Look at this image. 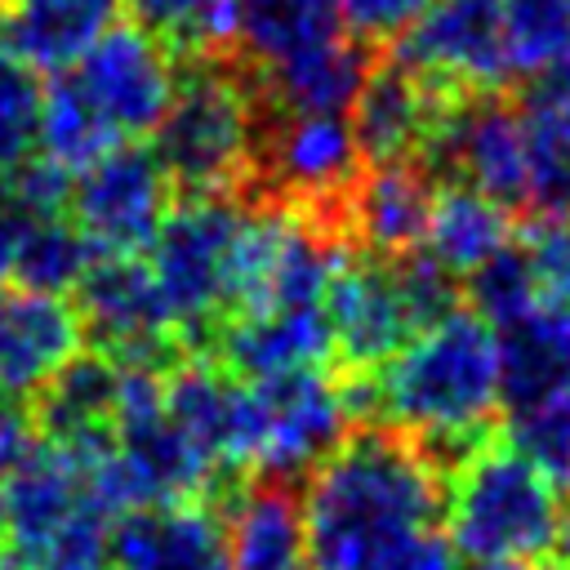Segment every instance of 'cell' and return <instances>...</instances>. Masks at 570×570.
Segmentation results:
<instances>
[{
    "label": "cell",
    "instance_id": "cell-28",
    "mask_svg": "<svg viewBox=\"0 0 570 570\" xmlns=\"http://www.w3.org/2000/svg\"><path fill=\"white\" fill-rule=\"evenodd\" d=\"M330 36H343L334 0H236L232 40L249 58L254 71L312 49Z\"/></svg>",
    "mask_w": 570,
    "mask_h": 570
},
{
    "label": "cell",
    "instance_id": "cell-35",
    "mask_svg": "<svg viewBox=\"0 0 570 570\" xmlns=\"http://www.w3.org/2000/svg\"><path fill=\"white\" fill-rule=\"evenodd\" d=\"M521 254L530 263L534 289L548 303H570V223L539 218L534 232L521 240Z\"/></svg>",
    "mask_w": 570,
    "mask_h": 570
},
{
    "label": "cell",
    "instance_id": "cell-15",
    "mask_svg": "<svg viewBox=\"0 0 570 570\" xmlns=\"http://www.w3.org/2000/svg\"><path fill=\"white\" fill-rule=\"evenodd\" d=\"M459 183H472L508 205L521 196V165H525V134L521 107L494 94H459L450 98L436 138L428 147Z\"/></svg>",
    "mask_w": 570,
    "mask_h": 570
},
{
    "label": "cell",
    "instance_id": "cell-7",
    "mask_svg": "<svg viewBox=\"0 0 570 570\" xmlns=\"http://www.w3.org/2000/svg\"><path fill=\"white\" fill-rule=\"evenodd\" d=\"M445 307H454V281L423 254L343 249L325 289L334 356L347 374H365Z\"/></svg>",
    "mask_w": 570,
    "mask_h": 570
},
{
    "label": "cell",
    "instance_id": "cell-39",
    "mask_svg": "<svg viewBox=\"0 0 570 570\" xmlns=\"http://www.w3.org/2000/svg\"><path fill=\"white\" fill-rule=\"evenodd\" d=\"M548 80H552V85H557V89H561V94L570 98V62H566V67H561L557 76H548ZM534 85H539V80H534Z\"/></svg>",
    "mask_w": 570,
    "mask_h": 570
},
{
    "label": "cell",
    "instance_id": "cell-21",
    "mask_svg": "<svg viewBox=\"0 0 570 570\" xmlns=\"http://www.w3.org/2000/svg\"><path fill=\"white\" fill-rule=\"evenodd\" d=\"M512 205L472 187V183H445L432 187L428 223L419 236V254L441 267L450 281L472 276L485 258H494L503 245H512Z\"/></svg>",
    "mask_w": 570,
    "mask_h": 570
},
{
    "label": "cell",
    "instance_id": "cell-12",
    "mask_svg": "<svg viewBox=\"0 0 570 570\" xmlns=\"http://www.w3.org/2000/svg\"><path fill=\"white\" fill-rule=\"evenodd\" d=\"M508 0H432L396 40V58L445 94H494L508 85L503 62Z\"/></svg>",
    "mask_w": 570,
    "mask_h": 570
},
{
    "label": "cell",
    "instance_id": "cell-3",
    "mask_svg": "<svg viewBox=\"0 0 570 570\" xmlns=\"http://www.w3.org/2000/svg\"><path fill=\"white\" fill-rule=\"evenodd\" d=\"M102 450L36 436L0 476V543L22 570H111L116 508L98 485Z\"/></svg>",
    "mask_w": 570,
    "mask_h": 570
},
{
    "label": "cell",
    "instance_id": "cell-41",
    "mask_svg": "<svg viewBox=\"0 0 570 570\" xmlns=\"http://www.w3.org/2000/svg\"><path fill=\"white\" fill-rule=\"evenodd\" d=\"M0 570H22V566H18V557H13L4 543H0Z\"/></svg>",
    "mask_w": 570,
    "mask_h": 570
},
{
    "label": "cell",
    "instance_id": "cell-6",
    "mask_svg": "<svg viewBox=\"0 0 570 570\" xmlns=\"http://www.w3.org/2000/svg\"><path fill=\"white\" fill-rule=\"evenodd\" d=\"M245 205L232 191H187L169 205L142 249L160 307L178 343L209 338L240 294Z\"/></svg>",
    "mask_w": 570,
    "mask_h": 570
},
{
    "label": "cell",
    "instance_id": "cell-16",
    "mask_svg": "<svg viewBox=\"0 0 570 570\" xmlns=\"http://www.w3.org/2000/svg\"><path fill=\"white\" fill-rule=\"evenodd\" d=\"M450 98L454 94L436 89L432 80H423L401 58L370 67L356 98L347 102V120H352V134L361 142V156L365 160H419V156H428Z\"/></svg>",
    "mask_w": 570,
    "mask_h": 570
},
{
    "label": "cell",
    "instance_id": "cell-31",
    "mask_svg": "<svg viewBox=\"0 0 570 570\" xmlns=\"http://www.w3.org/2000/svg\"><path fill=\"white\" fill-rule=\"evenodd\" d=\"M138 27L160 36L169 49L209 53L232 45L236 0H125Z\"/></svg>",
    "mask_w": 570,
    "mask_h": 570
},
{
    "label": "cell",
    "instance_id": "cell-20",
    "mask_svg": "<svg viewBox=\"0 0 570 570\" xmlns=\"http://www.w3.org/2000/svg\"><path fill=\"white\" fill-rule=\"evenodd\" d=\"M428 205L432 178L419 169V160H374L338 200V236L356 240L365 254H414L428 223Z\"/></svg>",
    "mask_w": 570,
    "mask_h": 570
},
{
    "label": "cell",
    "instance_id": "cell-33",
    "mask_svg": "<svg viewBox=\"0 0 570 570\" xmlns=\"http://www.w3.org/2000/svg\"><path fill=\"white\" fill-rule=\"evenodd\" d=\"M508 441L557 485L570 490V387L508 410Z\"/></svg>",
    "mask_w": 570,
    "mask_h": 570
},
{
    "label": "cell",
    "instance_id": "cell-32",
    "mask_svg": "<svg viewBox=\"0 0 570 570\" xmlns=\"http://www.w3.org/2000/svg\"><path fill=\"white\" fill-rule=\"evenodd\" d=\"M40 98H45L40 71L0 40V178H9L18 165L36 156Z\"/></svg>",
    "mask_w": 570,
    "mask_h": 570
},
{
    "label": "cell",
    "instance_id": "cell-30",
    "mask_svg": "<svg viewBox=\"0 0 570 570\" xmlns=\"http://www.w3.org/2000/svg\"><path fill=\"white\" fill-rule=\"evenodd\" d=\"M508 80H548L570 62V0H508L503 4Z\"/></svg>",
    "mask_w": 570,
    "mask_h": 570
},
{
    "label": "cell",
    "instance_id": "cell-10",
    "mask_svg": "<svg viewBox=\"0 0 570 570\" xmlns=\"http://www.w3.org/2000/svg\"><path fill=\"white\" fill-rule=\"evenodd\" d=\"M174 183L160 156L142 142H116L71 174L67 218L94 254H142L174 205Z\"/></svg>",
    "mask_w": 570,
    "mask_h": 570
},
{
    "label": "cell",
    "instance_id": "cell-24",
    "mask_svg": "<svg viewBox=\"0 0 570 570\" xmlns=\"http://www.w3.org/2000/svg\"><path fill=\"white\" fill-rule=\"evenodd\" d=\"M499 383L503 410H521L570 387V303H530L499 325Z\"/></svg>",
    "mask_w": 570,
    "mask_h": 570
},
{
    "label": "cell",
    "instance_id": "cell-8",
    "mask_svg": "<svg viewBox=\"0 0 570 570\" xmlns=\"http://www.w3.org/2000/svg\"><path fill=\"white\" fill-rule=\"evenodd\" d=\"M178 71L183 67L160 36L138 22H116L62 76L85 98L111 142H142L160 125Z\"/></svg>",
    "mask_w": 570,
    "mask_h": 570
},
{
    "label": "cell",
    "instance_id": "cell-19",
    "mask_svg": "<svg viewBox=\"0 0 570 570\" xmlns=\"http://www.w3.org/2000/svg\"><path fill=\"white\" fill-rule=\"evenodd\" d=\"M218 365L240 379H272L285 370L325 365L334 356L325 303H263L240 307L214 330Z\"/></svg>",
    "mask_w": 570,
    "mask_h": 570
},
{
    "label": "cell",
    "instance_id": "cell-22",
    "mask_svg": "<svg viewBox=\"0 0 570 570\" xmlns=\"http://www.w3.org/2000/svg\"><path fill=\"white\" fill-rule=\"evenodd\" d=\"M227 570H307L303 508L289 481L258 476L227 494Z\"/></svg>",
    "mask_w": 570,
    "mask_h": 570
},
{
    "label": "cell",
    "instance_id": "cell-5",
    "mask_svg": "<svg viewBox=\"0 0 570 570\" xmlns=\"http://www.w3.org/2000/svg\"><path fill=\"white\" fill-rule=\"evenodd\" d=\"M151 138L178 191H232L258 169L263 98L236 67L200 53L178 71Z\"/></svg>",
    "mask_w": 570,
    "mask_h": 570
},
{
    "label": "cell",
    "instance_id": "cell-29",
    "mask_svg": "<svg viewBox=\"0 0 570 570\" xmlns=\"http://www.w3.org/2000/svg\"><path fill=\"white\" fill-rule=\"evenodd\" d=\"M94 245L85 232L62 214H27L18 232V254H13V285L40 289V294H76L80 276L94 263Z\"/></svg>",
    "mask_w": 570,
    "mask_h": 570
},
{
    "label": "cell",
    "instance_id": "cell-36",
    "mask_svg": "<svg viewBox=\"0 0 570 570\" xmlns=\"http://www.w3.org/2000/svg\"><path fill=\"white\" fill-rule=\"evenodd\" d=\"M432 0H334L338 27L356 45H387L410 31V22L428 9Z\"/></svg>",
    "mask_w": 570,
    "mask_h": 570
},
{
    "label": "cell",
    "instance_id": "cell-26",
    "mask_svg": "<svg viewBox=\"0 0 570 570\" xmlns=\"http://www.w3.org/2000/svg\"><path fill=\"white\" fill-rule=\"evenodd\" d=\"M365 71H370V62H365L361 45L343 31L312 49H298L254 76H258V98L272 102L276 111H347Z\"/></svg>",
    "mask_w": 570,
    "mask_h": 570
},
{
    "label": "cell",
    "instance_id": "cell-17",
    "mask_svg": "<svg viewBox=\"0 0 570 570\" xmlns=\"http://www.w3.org/2000/svg\"><path fill=\"white\" fill-rule=\"evenodd\" d=\"M80 347L85 330L62 294L27 285L0 289V401L36 396Z\"/></svg>",
    "mask_w": 570,
    "mask_h": 570
},
{
    "label": "cell",
    "instance_id": "cell-25",
    "mask_svg": "<svg viewBox=\"0 0 570 570\" xmlns=\"http://www.w3.org/2000/svg\"><path fill=\"white\" fill-rule=\"evenodd\" d=\"M120 361L107 352H76L36 396V432L62 445H111Z\"/></svg>",
    "mask_w": 570,
    "mask_h": 570
},
{
    "label": "cell",
    "instance_id": "cell-27",
    "mask_svg": "<svg viewBox=\"0 0 570 570\" xmlns=\"http://www.w3.org/2000/svg\"><path fill=\"white\" fill-rule=\"evenodd\" d=\"M521 134H525V165H521V196L534 218L570 223V98L539 80L521 102Z\"/></svg>",
    "mask_w": 570,
    "mask_h": 570
},
{
    "label": "cell",
    "instance_id": "cell-4",
    "mask_svg": "<svg viewBox=\"0 0 570 570\" xmlns=\"http://www.w3.org/2000/svg\"><path fill=\"white\" fill-rule=\"evenodd\" d=\"M445 539L463 561H539L561 543V490L503 436L445 468Z\"/></svg>",
    "mask_w": 570,
    "mask_h": 570
},
{
    "label": "cell",
    "instance_id": "cell-37",
    "mask_svg": "<svg viewBox=\"0 0 570 570\" xmlns=\"http://www.w3.org/2000/svg\"><path fill=\"white\" fill-rule=\"evenodd\" d=\"M22 209L9 200L4 178H0V289L13 285V254H18V232H22Z\"/></svg>",
    "mask_w": 570,
    "mask_h": 570
},
{
    "label": "cell",
    "instance_id": "cell-42",
    "mask_svg": "<svg viewBox=\"0 0 570 570\" xmlns=\"http://www.w3.org/2000/svg\"><path fill=\"white\" fill-rule=\"evenodd\" d=\"M561 543H566V552H570V503H566V517H561Z\"/></svg>",
    "mask_w": 570,
    "mask_h": 570
},
{
    "label": "cell",
    "instance_id": "cell-11",
    "mask_svg": "<svg viewBox=\"0 0 570 570\" xmlns=\"http://www.w3.org/2000/svg\"><path fill=\"white\" fill-rule=\"evenodd\" d=\"M365 156L347 111H276L258 138V169L276 200L330 214L356 183Z\"/></svg>",
    "mask_w": 570,
    "mask_h": 570
},
{
    "label": "cell",
    "instance_id": "cell-1",
    "mask_svg": "<svg viewBox=\"0 0 570 570\" xmlns=\"http://www.w3.org/2000/svg\"><path fill=\"white\" fill-rule=\"evenodd\" d=\"M307 570H383L441 525L445 468L419 441L365 423L307 468Z\"/></svg>",
    "mask_w": 570,
    "mask_h": 570
},
{
    "label": "cell",
    "instance_id": "cell-13",
    "mask_svg": "<svg viewBox=\"0 0 570 570\" xmlns=\"http://www.w3.org/2000/svg\"><path fill=\"white\" fill-rule=\"evenodd\" d=\"M160 405L227 485L254 472L249 379L232 374L218 361H183L160 370Z\"/></svg>",
    "mask_w": 570,
    "mask_h": 570
},
{
    "label": "cell",
    "instance_id": "cell-2",
    "mask_svg": "<svg viewBox=\"0 0 570 570\" xmlns=\"http://www.w3.org/2000/svg\"><path fill=\"white\" fill-rule=\"evenodd\" d=\"M347 383L356 419L419 441L450 468L463 450L490 436V423L503 410L499 330L472 307H445L387 361Z\"/></svg>",
    "mask_w": 570,
    "mask_h": 570
},
{
    "label": "cell",
    "instance_id": "cell-9",
    "mask_svg": "<svg viewBox=\"0 0 570 570\" xmlns=\"http://www.w3.org/2000/svg\"><path fill=\"white\" fill-rule=\"evenodd\" d=\"M254 396V472L298 476L316 468L352 428V383L325 374V365L285 370L272 379H249Z\"/></svg>",
    "mask_w": 570,
    "mask_h": 570
},
{
    "label": "cell",
    "instance_id": "cell-40",
    "mask_svg": "<svg viewBox=\"0 0 570 570\" xmlns=\"http://www.w3.org/2000/svg\"><path fill=\"white\" fill-rule=\"evenodd\" d=\"M525 570H570V561H548V557H539V561L525 566Z\"/></svg>",
    "mask_w": 570,
    "mask_h": 570
},
{
    "label": "cell",
    "instance_id": "cell-38",
    "mask_svg": "<svg viewBox=\"0 0 570 570\" xmlns=\"http://www.w3.org/2000/svg\"><path fill=\"white\" fill-rule=\"evenodd\" d=\"M468 570H525L521 561H468Z\"/></svg>",
    "mask_w": 570,
    "mask_h": 570
},
{
    "label": "cell",
    "instance_id": "cell-14",
    "mask_svg": "<svg viewBox=\"0 0 570 570\" xmlns=\"http://www.w3.org/2000/svg\"><path fill=\"white\" fill-rule=\"evenodd\" d=\"M80 294V330L98 343V352L116 361H142L165 365L174 352V330L160 307V294L151 285V272L142 254H98L89 272L76 285Z\"/></svg>",
    "mask_w": 570,
    "mask_h": 570
},
{
    "label": "cell",
    "instance_id": "cell-23",
    "mask_svg": "<svg viewBox=\"0 0 570 570\" xmlns=\"http://www.w3.org/2000/svg\"><path fill=\"white\" fill-rule=\"evenodd\" d=\"M125 0H0V40L36 71H67L102 31L120 22Z\"/></svg>",
    "mask_w": 570,
    "mask_h": 570
},
{
    "label": "cell",
    "instance_id": "cell-34",
    "mask_svg": "<svg viewBox=\"0 0 570 570\" xmlns=\"http://www.w3.org/2000/svg\"><path fill=\"white\" fill-rule=\"evenodd\" d=\"M468 285V307L476 316H485L494 330L508 325L512 316H521L530 303H539V289H534V276H530V263L521 254V240L503 245L494 258H485L472 276H463Z\"/></svg>",
    "mask_w": 570,
    "mask_h": 570
},
{
    "label": "cell",
    "instance_id": "cell-18",
    "mask_svg": "<svg viewBox=\"0 0 570 570\" xmlns=\"http://www.w3.org/2000/svg\"><path fill=\"white\" fill-rule=\"evenodd\" d=\"M111 570H227L223 521L205 499L129 508L111 521Z\"/></svg>",
    "mask_w": 570,
    "mask_h": 570
}]
</instances>
